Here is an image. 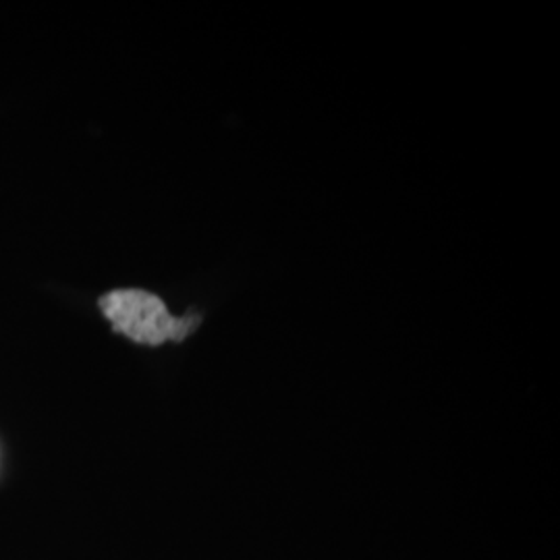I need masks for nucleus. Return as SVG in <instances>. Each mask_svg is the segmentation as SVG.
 <instances>
[{"label":"nucleus","instance_id":"nucleus-1","mask_svg":"<svg viewBox=\"0 0 560 560\" xmlns=\"http://www.w3.org/2000/svg\"><path fill=\"white\" fill-rule=\"evenodd\" d=\"M101 310L117 332L150 347L166 340L179 342L198 326V318L171 316L161 298L141 289L110 291L101 298Z\"/></svg>","mask_w":560,"mask_h":560}]
</instances>
